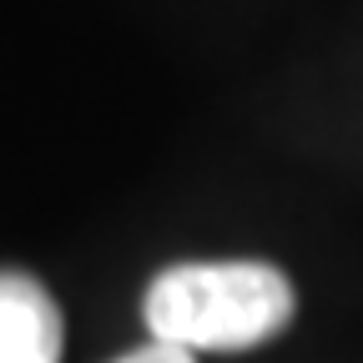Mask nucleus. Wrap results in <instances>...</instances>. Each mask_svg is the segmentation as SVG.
<instances>
[{
	"label": "nucleus",
	"instance_id": "f257e3e1",
	"mask_svg": "<svg viewBox=\"0 0 363 363\" xmlns=\"http://www.w3.org/2000/svg\"><path fill=\"white\" fill-rule=\"evenodd\" d=\"M293 308H298V293L288 272L257 257L177 262L157 272L142 298L147 333L182 353L257 348L293 323Z\"/></svg>",
	"mask_w": 363,
	"mask_h": 363
},
{
	"label": "nucleus",
	"instance_id": "f03ea898",
	"mask_svg": "<svg viewBox=\"0 0 363 363\" xmlns=\"http://www.w3.org/2000/svg\"><path fill=\"white\" fill-rule=\"evenodd\" d=\"M61 308L30 272H0V363H61Z\"/></svg>",
	"mask_w": 363,
	"mask_h": 363
},
{
	"label": "nucleus",
	"instance_id": "7ed1b4c3",
	"mask_svg": "<svg viewBox=\"0 0 363 363\" xmlns=\"http://www.w3.org/2000/svg\"><path fill=\"white\" fill-rule=\"evenodd\" d=\"M116 363H197V353H182V348H172V343H142V348H131V353H121Z\"/></svg>",
	"mask_w": 363,
	"mask_h": 363
}]
</instances>
